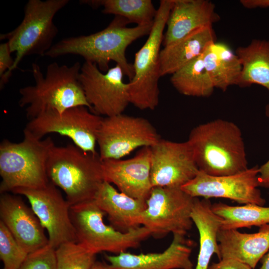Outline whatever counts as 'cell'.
<instances>
[{
  "instance_id": "cell-12",
  "label": "cell",
  "mask_w": 269,
  "mask_h": 269,
  "mask_svg": "<svg viewBox=\"0 0 269 269\" xmlns=\"http://www.w3.org/2000/svg\"><path fill=\"white\" fill-rule=\"evenodd\" d=\"M124 75L117 64L103 73L94 63H83L79 80L92 113L105 117L123 114L130 103L129 85L124 82Z\"/></svg>"
},
{
  "instance_id": "cell-17",
  "label": "cell",
  "mask_w": 269,
  "mask_h": 269,
  "mask_svg": "<svg viewBox=\"0 0 269 269\" xmlns=\"http://www.w3.org/2000/svg\"><path fill=\"white\" fill-rule=\"evenodd\" d=\"M0 221L17 243L29 254L49 245L44 228L31 208L8 193L0 197Z\"/></svg>"
},
{
  "instance_id": "cell-4",
  "label": "cell",
  "mask_w": 269,
  "mask_h": 269,
  "mask_svg": "<svg viewBox=\"0 0 269 269\" xmlns=\"http://www.w3.org/2000/svg\"><path fill=\"white\" fill-rule=\"evenodd\" d=\"M46 170L49 181L63 191L71 206L93 200L104 181L99 154L85 152L75 144L53 145Z\"/></svg>"
},
{
  "instance_id": "cell-20",
  "label": "cell",
  "mask_w": 269,
  "mask_h": 269,
  "mask_svg": "<svg viewBox=\"0 0 269 269\" xmlns=\"http://www.w3.org/2000/svg\"><path fill=\"white\" fill-rule=\"evenodd\" d=\"M217 239L220 260L234 259L254 269L269 251V224L260 227L255 233L220 229Z\"/></svg>"
},
{
  "instance_id": "cell-37",
  "label": "cell",
  "mask_w": 269,
  "mask_h": 269,
  "mask_svg": "<svg viewBox=\"0 0 269 269\" xmlns=\"http://www.w3.org/2000/svg\"><path fill=\"white\" fill-rule=\"evenodd\" d=\"M90 269H107L105 263L96 261Z\"/></svg>"
},
{
  "instance_id": "cell-29",
  "label": "cell",
  "mask_w": 269,
  "mask_h": 269,
  "mask_svg": "<svg viewBox=\"0 0 269 269\" xmlns=\"http://www.w3.org/2000/svg\"><path fill=\"white\" fill-rule=\"evenodd\" d=\"M56 269H90L96 255L76 242H67L55 249Z\"/></svg>"
},
{
  "instance_id": "cell-9",
  "label": "cell",
  "mask_w": 269,
  "mask_h": 269,
  "mask_svg": "<svg viewBox=\"0 0 269 269\" xmlns=\"http://www.w3.org/2000/svg\"><path fill=\"white\" fill-rule=\"evenodd\" d=\"M194 200L181 187H152L141 215L140 225L155 238L170 233L185 236L193 224L191 214Z\"/></svg>"
},
{
  "instance_id": "cell-36",
  "label": "cell",
  "mask_w": 269,
  "mask_h": 269,
  "mask_svg": "<svg viewBox=\"0 0 269 269\" xmlns=\"http://www.w3.org/2000/svg\"><path fill=\"white\" fill-rule=\"evenodd\" d=\"M262 266L260 269H269V251L261 259Z\"/></svg>"
},
{
  "instance_id": "cell-13",
  "label": "cell",
  "mask_w": 269,
  "mask_h": 269,
  "mask_svg": "<svg viewBox=\"0 0 269 269\" xmlns=\"http://www.w3.org/2000/svg\"><path fill=\"white\" fill-rule=\"evenodd\" d=\"M12 193L25 196L48 233L49 246L56 249L67 242H76L70 215V204L58 187L49 182L43 187L20 188Z\"/></svg>"
},
{
  "instance_id": "cell-22",
  "label": "cell",
  "mask_w": 269,
  "mask_h": 269,
  "mask_svg": "<svg viewBox=\"0 0 269 269\" xmlns=\"http://www.w3.org/2000/svg\"><path fill=\"white\" fill-rule=\"evenodd\" d=\"M216 41L212 26L198 28L182 38L164 46L160 52V75H172L201 55L210 43Z\"/></svg>"
},
{
  "instance_id": "cell-35",
  "label": "cell",
  "mask_w": 269,
  "mask_h": 269,
  "mask_svg": "<svg viewBox=\"0 0 269 269\" xmlns=\"http://www.w3.org/2000/svg\"><path fill=\"white\" fill-rule=\"evenodd\" d=\"M240 3L247 8L269 7V0H241Z\"/></svg>"
},
{
  "instance_id": "cell-1",
  "label": "cell",
  "mask_w": 269,
  "mask_h": 269,
  "mask_svg": "<svg viewBox=\"0 0 269 269\" xmlns=\"http://www.w3.org/2000/svg\"><path fill=\"white\" fill-rule=\"evenodd\" d=\"M129 23L126 19L115 16L101 31L61 40L53 44L45 56L54 58L68 54L79 55L85 61L96 64L103 72L109 69L111 61H114L131 80L134 68L127 59L126 49L137 39L148 35L153 24L130 27L127 26Z\"/></svg>"
},
{
  "instance_id": "cell-27",
  "label": "cell",
  "mask_w": 269,
  "mask_h": 269,
  "mask_svg": "<svg viewBox=\"0 0 269 269\" xmlns=\"http://www.w3.org/2000/svg\"><path fill=\"white\" fill-rule=\"evenodd\" d=\"M80 3L93 8L102 6L103 13L122 17L136 25H152L157 12L151 0H85Z\"/></svg>"
},
{
  "instance_id": "cell-30",
  "label": "cell",
  "mask_w": 269,
  "mask_h": 269,
  "mask_svg": "<svg viewBox=\"0 0 269 269\" xmlns=\"http://www.w3.org/2000/svg\"><path fill=\"white\" fill-rule=\"evenodd\" d=\"M28 254L0 220V258L3 263L2 269H18Z\"/></svg>"
},
{
  "instance_id": "cell-23",
  "label": "cell",
  "mask_w": 269,
  "mask_h": 269,
  "mask_svg": "<svg viewBox=\"0 0 269 269\" xmlns=\"http://www.w3.org/2000/svg\"><path fill=\"white\" fill-rule=\"evenodd\" d=\"M211 206L209 199L195 198L191 217L199 232L200 248L194 269H208L214 254L220 260L217 239L222 220Z\"/></svg>"
},
{
  "instance_id": "cell-24",
  "label": "cell",
  "mask_w": 269,
  "mask_h": 269,
  "mask_svg": "<svg viewBox=\"0 0 269 269\" xmlns=\"http://www.w3.org/2000/svg\"><path fill=\"white\" fill-rule=\"evenodd\" d=\"M206 68L215 88L226 91L232 85H238L242 65L236 54L226 43H210L202 53Z\"/></svg>"
},
{
  "instance_id": "cell-31",
  "label": "cell",
  "mask_w": 269,
  "mask_h": 269,
  "mask_svg": "<svg viewBox=\"0 0 269 269\" xmlns=\"http://www.w3.org/2000/svg\"><path fill=\"white\" fill-rule=\"evenodd\" d=\"M55 249L49 245L29 253L18 269H56Z\"/></svg>"
},
{
  "instance_id": "cell-6",
  "label": "cell",
  "mask_w": 269,
  "mask_h": 269,
  "mask_svg": "<svg viewBox=\"0 0 269 269\" xmlns=\"http://www.w3.org/2000/svg\"><path fill=\"white\" fill-rule=\"evenodd\" d=\"M69 2V0H29L21 23L11 31L0 34V40H6L11 53L15 52L12 67L0 80L1 90L25 56H45L51 48L58 32L54 17Z\"/></svg>"
},
{
  "instance_id": "cell-2",
  "label": "cell",
  "mask_w": 269,
  "mask_h": 269,
  "mask_svg": "<svg viewBox=\"0 0 269 269\" xmlns=\"http://www.w3.org/2000/svg\"><path fill=\"white\" fill-rule=\"evenodd\" d=\"M81 65L77 62L71 66L57 62L49 64L45 75L39 66L32 65L34 85L20 88L18 104L25 107L27 119L31 120L48 112L62 113L78 106L91 111L79 80Z\"/></svg>"
},
{
  "instance_id": "cell-10",
  "label": "cell",
  "mask_w": 269,
  "mask_h": 269,
  "mask_svg": "<svg viewBox=\"0 0 269 269\" xmlns=\"http://www.w3.org/2000/svg\"><path fill=\"white\" fill-rule=\"evenodd\" d=\"M103 119L87 107L78 106L61 113L41 114L29 120L24 129L39 138L52 133L65 136L83 151L98 154L96 147Z\"/></svg>"
},
{
  "instance_id": "cell-8",
  "label": "cell",
  "mask_w": 269,
  "mask_h": 269,
  "mask_svg": "<svg viewBox=\"0 0 269 269\" xmlns=\"http://www.w3.org/2000/svg\"><path fill=\"white\" fill-rule=\"evenodd\" d=\"M70 215L77 243L95 254L107 252L118 255L138 247L151 236L142 226L122 232L106 224V214L94 200L71 205Z\"/></svg>"
},
{
  "instance_id": "cell-5",
  "label": "cell",
  "mask_w": 269,
  "mask_h": 269,
  "mask_svg": "<svg viewBox=\"0 0 269 269\" xmlns=\"http://www.w3.org/2000/svg\"><path fill=\"white\" fill-rule=\"evenodd\" d=\"M54 145L51 137L39 138L25 129L20 142L4 139L0 144V194L46 186L47 159Z\"/></svg>"
},
{
  "instance_id": "cell-15",
  "label": "cell",
  "mask_w": 269,
  "mask_h": 269,
  "mask_svg": "<svg viewBox=\"0 0 269 269\" xmlns=\"http://www.w3.org/2000/svg\"><path fill=\"white\" fill-rule=\"evenodd\" d=\"M150 150L152 187H181L199 170L187 140L176 142L161 138Z\"/></svg>"
},
{
  "instance_id": "cell-3",
  "label": "cell",
  "mask_w": 269,
  "mask_h": 269,
  "mask_svg": "<svg viewBox=\"0 0 269 269\" xmlns=\"http://www.w3.org/2000/svg\"><path fill=\"white\" fill-rule=\"evenodd\" d=\"M187 141L199 170L212 176L237 174L248 168L240 129L218 119L195 127Z\"/></svg>"
},
{
  "instance_id": "cell-18",
  "label": "cell",
  "mask_w": 269,
  "mask_h": 269,
  "mask_svg": "<svg viewBox=\"0 0 269 269\" xmlns=\"http://www.w3.org/2000/svg\"><path fill=\"white\" fill-rule=\"evenodd\" d=\"M168 247L159 253L134 254L127 252L105 255L107 269H194L191 261L192 242L185 236L174 234Z\"/></svg>"
},
{
  "instance_id": "cell-21",
  "label": "cell",
  "mask_w": 269,
  "mask_h": 269,
  "mask_svg": "<svg viewBox=\"0 0 269 269\" xmlns=\"http://www.w3.org/2000/svg\"><path fill=\"white\" fill-rule=\"evenodd\" d=\"M94 201L117 230L127 232L141 226L140 220L146 206V200L128 196L104 181Z\"/></svg>"
},
{
  "instance_id": "cell-16",
  "label": "cell",
  "mask_w": 269,
  "mask_h": 269,
  "mask_svg": "<svg viewBox=\"0 0 269 269\" xmlns=\"http://www.w3.org/2000/svg\"><path fill=\"white\" fill-rule=\"evenodd\" d=\"M104 181L133 198L146 200L152 188L150 147H142L128 159L102 160Z\"/></svg>"
},
{
  "instance_id": "cell-7",
  "label": "cell",
  "mask_w": 269,
  "mask_h": 269,
  "mask_svg": "<svg viewBox=\"0 0 269 269\" xmlns=\"http://www.w3.org/2000/svg\"><path fill=\"white\" fill-rule=\"evenodd\" d=\"M174 0H160L148 38L135 53L134 76L128 83L130 103L141 110H154L159 101L160 52L164 30Z\"/></svg>"
},
{
  "instance_id": "cell-32",
  "label": "cell",
  "mask_w": 269,
  "mask_h": 269,
  "mask_svg": "<svg viewBox=\"0 0 269 269\" xmlns=\"http://www.w3.org/2000/svg\"><path fill=\"white\" fill-rule=\"evenodd\" d=\"M11 52L6 41L0 44V80L10 71L14 63Z\"/></svg>"
},
{
  "instance_id": "cell-34",
  "label": "cell",
  "mask_w": 269,
  "mask_h": 269,
  "mask_svg": "<svg viewBox=\"0 0 269 269\" xmlns=\"http://www.w3.org/2000/svg\"><path fill=\"white\" fill-rule=\"evenodd\" d=\"M259 187L269 189V159L259 167Z\"/></svg>"
},
{
  "instance_id": "cell-14",
  "label": "cell",
  "mask_w": 269,
  "mask_h": 269,
  "mask_svg": "<svg viewBox=\"0 0 269 269\" xmlns=\"http://www.w3.org/2000/svg\"><path fill=\"white\" fill-rule=\"evenodd\" d=\"M259 173L257 165L237 174L224 176L210 175L199 170L181 188L194 198H223L240 204L264 206L266 200L258 188Z\"/></svg>"
},
{
  "instance_id": "cell-28",
  "label": "cell",
  "mask_w": 269,
  "mask_h": 269,
  "mask_svg": "<svg viewBox=\"0 0 269 269\" xmlns=\"http://www.w3.org/2000/svg\"><path fill=\"white\" fill-rule=\"evenodd\" d=\"M211 208L221 218V229L238 230L269 224V207L254 204L231 206L219 202L212 204Z\"/></svg>"
},
{
  "instance_id": "cell-19",
  "label": "cell",
  "mask_w": 269,
  "mask_h": 269,
  "mask_svg": "<svg viewBox=\"0 0 269 269\" xmlns=\"http://www.w3.org/2000/svg\"><path fill=\"white\" fill-rule=\"evenodd\" d=\"M220 19L215 6L208 0H174L162 43L168 45L193 31L212 24Z\"/></svg>"
},
{
  "instance_id": "cell-33",
  "label": "cell",
  "mask_w": 269,
  "mask_h": 269,
  "mask_svg": "<svg viewBox=\"0 0 269 269\" xmlns=\"http://www.w3.org/2000/svg\"><path fill=\"white\" fill-rule=\"evenodd\" d=\"M208 269H253L248 265L232 259H223L212 263Z\"/></svg>"
},
{
  "instance_id": "cell-25",
  "label": "cell",
  "mask_w": 269,
  "mask_h": 269,
  "mask_svg": "<svg viewBox=\"0 0 269 269\" xmlns=\"http://www.w3.org/2000/svg\"><path fill=\"white\" fill-rule=\"evenodd\" d=\"M242 65L240 87L261 85L269 91V40L254 39L236 50Z\"/></svg>"
},
{
  "instance_id": "cell-26",
  "label": "cell",
  "mask_w": 269,
  "mask_h": 269,
  "mask_svg": "<svg viewBox=\"0 0 269 269\" xmlns=\"http://www.w3.org/2000/svg\"><path fill=\"white\" fill-rule=\"evenodd\" d=\"M170 82L178 92L186 96L208 97L215 88L202 54L172 74Z\"/></svg>"
},
{
  "instance_id": "cell-11",
  "label": "cell",
  "mask_w": 269,
  "mask_h": 269,
  "mask_svg": "<svg viewBox=\"0 0 269 269\" xmlns=\"http://www.w3.org/2000/svg\"><path fill=\"white\" fill-rule=\"evenodd\" d=\"M147 119L121 114L103 118L97 137L101 160L119 159L137 148L152 147L161 139Z\"/></svg>"
},
{
  "instance_id": "cell-38",
  "label": "cell",
  "mask_w": 269,
  "mask_h": 269,
  "mask_svg": "<svg viewBox=\"0 0 269 269\" xmlns=\"http://www.w3.org/2000/svg\"><path fill=\"white\" fill-rule=\"evenodd\" d=\"M266 116L269 118V103L266 107Z\"/></svg>"
}]
</instances>
